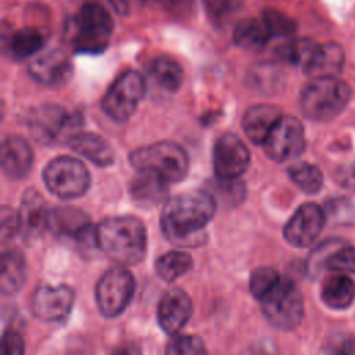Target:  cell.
Listing matches in <instances>:
<instances>
[{"instance_id":"8d00e7d4","label":"cell","mask_w":355,"mask_h":355,"mask_svg":"<svg viewBox=\"0 0 355 355\" xmlns=\"http://www.w3.org/2000/svg\"><path fill=\"white\" fill-rule=\"evenodd\" d=\"M330 355H355V336L349 333H338L333 336L327 344Z\"/></svg>"},{"instance_id":"7402d4cb","label":"cell","mask_w":355,"mask_h":355,"mask_svg":"<svg viewBox=\"0 0 355 355\" xmlns=\"http://www.w3.org/2000/svg\"><path fill=\"white\" fill-rule=\"evenodd\" d=\"M68 146L82 157L98 166H107L114 162V150L110 143L93 132H79L71 135Z\"/></svg>"},{"instance_id":"f35d334b","label":"cell","mask_w":355,"mask_h":355,"mask_svg":"<svg viewBox=\"0 0 355 355\" xmlns=\"http://www.w3.org/2000/svg\"><path fill=\"white\" fill-rule=\"evenodd\" d=\"M24 354H25V344H24L22 336L14 329H7L3 333L1 355H24Z\"/></svg>"},{"instance_id":"30bf717a","label":"cell","mask_w":355,"mask_h":355,"mask_svg":"<svg viewBox=\"0 0 355 355\" xmlns=\"http://www.w3.org/2000/svg\"><path fill=\"white\" fill-rule=\"evenodd\" d=\"M265 154L275 162L298 157L305 147L304 126L295 116L283 115L262 144Z\"/></svg>"},{"instance_id":"e575fe53","label":"cell","mask_w":355,"mask_h":355,"mask_svg":"<svg viewBox=\"0 0 355 355\" xmlns=\"http://www.w3.org/2000/svg\"><path fill=\"white\" fill-rule=\"evenodd\" d=\"M326 269L334 272L355 273V247L341 244L327 259Z\"/></svg>"},{"instance_id":"7bdbcfd3","label":"cell","mask_w":355,"mask_h":355,"mask_svg":"<svg viewBox=\"0 0 355 355\" xmlns=\"http://www.w3.org/2000/svg\"><path fill=\"white\" fill-rule=\"evenodd\" d=\"M108 1L112 4V7L116 10V12H119V14H126L128 12L129 6H128L126 0H108Z\"/></svg>"},{"instance_id":"ba28073f","label":"cell","mask_w":355,"mask_h":355,"mask_svg":"<svg viewBox=\"0 0 355 355\" xmlns=\"http://www.w3.org/2000/svg\"><path fill=\"white\" fill-rule=\"evenodd\" d=\"M135 294V277L126 266L107 269L96 286V302L105 318H116L129 305Z\"/></svg>"},{"instance_id":"b9f144b4","label":"cell","mask_w":355,"mask_h":355,"mask_svg":"<svg viewBox=\"0 0 355 355\" xmlns=\"http://www.w3.org/2000/svg\"><path fill=\"white\" fill-rule=\"evenodd\" d=\"M340 183L347 189H355V161L341 172Z\"/></svg>"},{"instance_id":"f546056e","label":"cell","mask_w":355,"mask_h":355,"mask_svg":"<svg viewBox=\"0 0 355 355\" xmlns=\"http://www.w3.org/2000/svg\"><path fill=\"white\" fill-rule=\"evenodd\" d=\"M290 179L305 193L315 194L323 186V175L316 165L297 162L288 168Z\"/></svg>"},{"instance_id":"484cf974","label":"cell","mask_w":355,"mask_h":355,"mask_svg":"<svg viewBox=\"0 0 355 355\" xmlns=\"http://www.w3.org/2000/svg\"><path fill=\"white\" fill-rule=\"evenodd\" d=\"M43 35L33 28H22L10 35L6 40V51L8 57L21 61L33 55L43 46Z\"/></svg>"},{"instance_id":"9a60e30c","label":"cell","mask_w":355,"mask_h":355,"mask_svg":"<svg viewBox=\"0 0 355 355\" xmlns=\"http://www.w3.org/2000/svg\"><path fill=\"white\" fill-rule=\"evenodd\" d=\"M32 136L44 144L55 143L62 133L73 128V116L58 105H42L28 115Z\"/></svg>"},{"instance_id":"3957f363","label":"cell","mask_w":355,"mask_h":355,"mask_svg":"<svg viewBox=\"0 0 355 355\" xmlns=\"http://www.w3.org/2000/svg\"><path fill=\"white\" fill-rule=\"evenodd\" d=\"M351 97L349 86L336 78L312 79L301 92L300 107L311 121L329 122L337 118L347 107Z\"/></svg>"},{"instance_id":"8fae6325","label":"cell","mask_w":355,"mask_h":355,"mask_svg":"<svg viewBox=\"0 0 355 355\" xmlns=\"http://www.w3.org/2000/svg\"><path fill=\"white\" fill-rule=\"evenodd\" d=\"M250 151L241 139L233 133H223L214 146L212 164L218 179L232 182L250 166Z\"/></svg>"},{"instance_id":"4316f807","label":"cell","mask_w":355,"mask_h":355,"mask_svg":"<svg viewBox=\"0 0 355 355\" xmlns=\"http://www.w3.org/2000/svg\"><path fill=\"white\" fill-rule=\"evenodd\" d=\"M168 184L165 180L148 175L139 173V176L130 183L132 198L143 205H153L165 200L168 194Z\"/></svg>"},{"instance_id":"7a4b0ae2","label":"cell","mask_w":355,"mask_h":355,"mask_svg":"<svg viewBox=\"0 0 355 355\" xmlns=\"http://www.w3.org/2000/svg\"><path fill=\"white\" fill-rule=\"evenodd\" d=\"M98 248L121 266L140 263L147 254V230L139 218L110 216L96 227Z\"/></svg>"},{"instance_id":"d4e9b609","label":"cell","mask_w":355,"mask_h":355,"mask_svg":"<svg viewBox=\"0 0 355 355\" xmlns=\"http://www.w3.org/2000/svg\"><path fill=\"white\" fill-rule=\"evenodd\" d=\"M272 37L273 36L262 17L241 19L233 31V40L236 46L248 51H258L263 49Z\"/></svg>"},{"instance_id":"836d02e7","label":"cell","mask_w":355,"mask_h":355,"mask_svg":"<svg viewBox=\"0 0 355 355\" xmlns=\"http://www.w3.org/2000/svg\"><path fill=\"white\" fill-rule=\"evenodd\" d=\"M261 17L268 25L272 36H288L297 29L295 21L279 10L266 8L262 11Z\"/></svg>"},{"instance_id":"277c9868","label":"cell","mask_w":355,"mask_h":355,"mask_svg":"<svg viewBox=\"0 0 355 355\" xmlns=\"http://www.w3.org/2000/svg\"><path fill=\"white\" fill-rule=\"evenodd\" d=\"M129 161L139 173L157 176L166 183L182 180L189 171L184 148L173 141H157L140 147L129 155Z\"/></svg>"},{"instance_id":"1f68e13d","label":"cell","mask_w":355,"mask_h":355,"mask_svg":"<svg viewBox=\"0 0 355 355\" xmlns=\"http://www.w3.org/2000/svg\"><path fill=\"white\" fill-rule=\"evenodd\" d=\"M280 273L270 266H261L252 270L250 276V291L259 301L280 279Z\"/></svg>"},{"instance_id":"4fadbf2b","label":"cell","mask_w":355,"mask_h":355,"mask_svg":"<svg viewBox=\"0 0 355 355\" xmlns=\"http://www.w3.org/2000/svg\"><path fill=\"white\" fill-rule=\"evenodd\" d=\"M324 222V211L315 202H305L288 219L283 229V236L293 247L305 248L316 241Z\"/></svg>"},{"instance_id":"d6a6232c","label":"cell","mask_w":355,"mask_h":355,"mask_svg":"<svg viewBox=\"0 0 355 355\" xmlns=\"http://www.w3.org/2000/svg\"><path fill=\"white\" fill-rule=\"evenodd\" d=\"M313 47L315 43H312L309 39H297L282 44L277 47L276 53L283 61L302 67Z\"/></svg>"},{"instance_id":"d590c367","label":"cell","mask_w":355,"mask_h":355,"mask_svg":"<svg viewBox=\"0 0 355 355\" xmlns=\"http://www.w3.org/2000/svg\"><path fill=\"white\" fill-rule=\"evenodd\" d=\"M343 244L340 240H329L322 243L318 248L313 250L308 259V272L311 276H318L323 269H326V263L331 252Z\"/></svg>"},{"instance_id":"cb8c5ba5","label":"cell","mask_w":355,"mask_h":355,"mask_svg":"<svg viewBox=\"0 0 355 355\" xmlns=\"http://www.w3.org/2000/svg\"><path fill=\"white\" fill-rule=\"evenodd\" d=\"M320 297L331 309H347L355 300V282L345 273L329 276L322 283Z\"/></svg>"},{"instance_id":"5bb4252c","label":"cell","mask_w":355,"mask_h":355,"mask_svg":"<svg viewBox=\"0 0 355 355\" xmlns=\"http://www.w3.org/2000/svg\"><path fill=\"white\" fill-rule=\"evenodd\" d=\"M73 302L75 293L69 286L43 284L32 294L31 311L43 322H61L69 315Z\"/></svg>"},{"instance_id":"9c48e42d","label":"cell","mask_w":355,"mask_h":355,"mask_svg":"<svg viewBox=\"0 0 355 355\" xmlns=\"http://www.w3.org/2000/svg\"><path fill=\"white\" fill-rule=\"evenodd\" d=\"M146 92L143 76L137 71L122 73L101 100L103 111L114 121H128L136 111Z\"/></svg>"},{"instance_id":"ac0fdd59","label":"cell","mask_w":355,"mask_h":355,"mask_svg":"<svg viewBox=\"0 0 355 355\" xmlns=\"http://www.w3.org/2000/svg\"><path fill=\"white\" fill-rule=\"evenodd\" d=\"M29 75L46 86H62L73 75V67L65 53L61 50H49L36 57L29 64Z\"/></svg>"},{"instance_id":"d6986e66","label":"cell","mask_w":355,"mask_h":355,"mask_svg":"<svg viewBox=\"0 0 355 355\" xmlns=\"http://www.w3.org/2000/svg\"><path fill=\"white\" fill-rule=\"evenodd\" d=\"M344 60V50L338 43L329 42L315 44L302 65V71L312 79L331 78L343 69Z\"/></svg>"},{"instance_id":"ffe728a7","label":"cell","mask_w":355,"mask_h":355,"mask_svg":"<svg viewBox=\"0 0 355 355\" xmlns=\"http://www.w3.org/2000/svg\"><path fill=\"white\" fill-rule=\"evenodd\" d=\"M3 172L11 179L28 176L33 165V151L29 143L21 136H7L3 139L0 150Z\"/></svg>"},{"instance_id":"7c38bea8","label":"cell","mask_w":355,"mask_h":355,"mask_svg":"<svg viewBox=\"0 0 355 355\" xmlns=\"http://www.w3.org/2000/svg\"><path fill=\"white\" fill-rule=\"evenodd\" d=\"M55 234L73 241L78 247H98L96 227L92 226L89 216L76 208L61 207L50 214V227Z\"/></svg>"},{"instance_id":"44dd1931","label":"cell","mask_w":355,"mask_h":355,"mask_svg":"<svg viewBox=\"0 0 355 355\" xmlns=\"http://www.w3.org/2000/svg\"><path fill=\"white\" fill-rule=\"evenodd\" d=\"M282 116V110L277 105H252L243 115V130L250 141L262 146Z\"/></svg>"},{"instance_id":"52a82bcc","label":"cell","mask_w":355,"mask_h":355,"mask_svg":"<svg viewBox=\"0 0 355 355\" xmlns=\"http://www.w3.org/2000/svg\"><path fill=\"white\" fill-rule=\"evenodd\" d=\"M42 176L47 190L62 200L80 197L90 186V173L86 165L69 155L53 158L43 169Z\"/></svg>"},{"instance_id":"603a6c76","label":"cell","mask_w":355,"mask_h":355,"mask_svg":"<svg viewBox=\"0 0 355 355\" xmlns=\"http://www.w3.org/2000/svg\"><path fill=\"white\" fill-rule=\"evenodd\" d=\"M28 276V265L18 248L6 250L0 259V288L3 294L19 291Z\"/></svg>"},{"instance_id":"2e32d148","label":"cell","mask_w":355,"mask_h":355,"mask_svg":"<svg viewBox=\"0 0 355 355\" xmlns=\"http://www.w3.org/2000/svg\"><path fill=\"white\" fill-rule=\"evenodd\" d=\"M50 214L51 211L47 208V204L39 191L28 189L24 193L18 220L19 233L28 244L36 241L44 230L50 227Z\"/></svg>"},{"instance_id":"83f0119b","label":"cell","mask_w":355,"mask_h":355,"mask_svg":"<svg viewBox=\"0 0 355 355\" xmlns=\"http://www.w3.org/2000/svg\"><path fill=\"white\" fill-rule=\"evenodd\" d=\"M148 75L168 92H176L183 82V69L178 61L168 55L155 57L148 65Z\"/></svg>"},{"instance_id":"60d3db41","label":"cell","mask_w":355,"mask_h":355,"mask_svg":"<svg viewBox=\"0 0 355 355\" xmlns=\"http://www.w3.org/2000/svg\"><path fill=\"white\" fill-rule=\"evenodd\" d=\"M111 355H141V349L136 343H123L115 347Z\"/></svg>"},{"instance_id":"8992f818","label":"cell","mask_w":355,"mask_h":355,"mask_svg":"<svg viewBox=\"0 0 355 355\" xmlns=\"http://www.w3.org/2000/svg\"><path fill=\"white\" fill-rule=\"evenodd\" d=\"M72 43L78 51L98 53L104 50L114 31V21L103 6L83 4L72 21Z\"/></svg>"},{"instance_id":"f1b7e54d","label":"cell","mask_w":355,"mask_h":355,"mask_svg":"<svg viewBox=\"0 0 355 355\" xmlns=\"http://www.w3.org/2000/svg\"><path fill=\"white\" fill-rule=\"evenodd\" d=\"M193 266L191 257L184 251H169L155 261V272L165 282H173Z\"/></svg>"},{"instance_id":"ab89813d","label":"cell","mask_w":355,"mask_h":355,"mask_svg":"<svg viewBox=\"0 0 355 355\" xmlns=\"http://www.w3.org/2000/svg\"><path fill=\"white\" fill-rule=\"evenodd\" d=\"M205 10L214 18H222L233 11L236 7V0H202Z\"/></svg>"},{"instance_id":"6da1fadb","label":"cell","mask_w":355,"mask_h":355,"mask_svg":"<svg viewBox=\"0 0 355 355\" xmlns=\"http://www.w3.org/2000/svg\"><path fill=\"white\" fill-rule=\"evenodd\" d=\"M216 211L212 194L202 190L182 193L166 200L161 212L165 237L178 245H200L205 240V226Z\"/></svg>"},{"instance_id":"4dcf8cb0","label":"cell","mask_w":355,"mask_h":355,"mask_svg":"<svg viewBox=\"0 0 355 355\" xmlns=\"http://www.w3.org/2000/svg\"><path fill=\"white\" fill-rule=\"evenodd\" d=\"M165 355H209L204 341L191 334H175L166 344Z\"/></svg>"},{"instance_id":"5b68a950","label":"cell","mask_w":355,"mask_h":355,"mask_svg":"<svg viewBox=\"0 0 355 355\" xmlns=\"http://www.w3.org/2000/svg\"><path fill=\"white\" fill-rule=\"evenodd\" d=\"M258 302L268 322L279 330H293L304 318L302 294L290 277L280 276L277 283Z\"/></svg>"},{"instance_id":"74e56055","label":"cell","mask_w":355,"mask_h":355,"mask_svg":"<svg viewBox=\"0 0 355 355\" xmlns=\"http://www.w3.org/2000/svg\"><path fill=\"white\" fill-rule=\"evenodd\" d=\"M19 232V220H18V214L11 209L10 207H1L0 211V233H1V240L7 241L14 237L15 233Z\"/></svg>"},{"instance_id":"e0dca14e","label":"cell","mask_w":355,"mask_h":355,"mask_svg":"<svg viewBox=\"0 0 355 355\" xmlns=\"http://www.w3.org/2000/svg\"><path fill=\"white\" fill-rule=\"evenodd\" d=\"M193 313L190 295L182 288H171L164 293L158 302L157 319L161 329L168 334H179Z\"/></svg>"}]
</instances>
